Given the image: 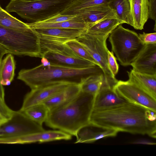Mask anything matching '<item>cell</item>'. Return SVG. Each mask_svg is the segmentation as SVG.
I'll return each instance as SVG.
<instances>
[{
	"mask_svg": "<svg viewBox=\"0 0 156 156\" xmlns=\"http://www.w3.org/2000/svg\"><path fill=\"white\" fill-rule=\"evenodd\" d=\"M156 112L128 102L111 108L93 110L90 123L104 129L156 136Z\"/></svg>",
	"mask_w": 156,
	"mask_h": 156,
	"instance_id": "6da1fadb",
	"label": "cell"
},
{
	"mask_svg": "<svg viewBox=\"0 0 156 156\" xmlns=\"http://www.w3.org/2000/svg\"><path fill=\"white\" fill-rule=\"evenodd\" d=\"M95 95L81 91L68 102L49 110L46 125L76 136L82 127L90 124Z\"/></svg>",
	"mask_w": 156,
	"mask_h": 156,
	"instance_id": "7a4b0ae2",
	"label": "cell"
},
{
	"mask_svg": "<svg viewBox=\"0 0 156 156\" xmlns=\"http://www.w3.org/2000/svg\"><path fill=\"white\" fill-rule=\"evenodd\" d=\"M101 73H103L102 71L97 65L78 68L50 63L47 66L41 64L31 69H21L17 78L33 89L63 81L80 83L90 75Z\"/></svg>",
	"mask_w": 156,
	"mask_h": 156,
	"instance_id": "3957f363",
	"label": "cell"
},
{
	"mask_svg": "<svg viewBox=\"0 0 156 156\" xmlns=\"http://www.w3.org/2000/svg\"><path fill=\"white\" fill-rule=\"evenodd\" d=\"M73 0H10L5 10L15 12L30 23H35L60 13Z\"/></svg>",
	"mask_w": 156,
	"mask_h": 156,
	"instance_id": "277c9868",
	"label": "cell"
},
{
	"mask_svg": "<svg viewBox=\"0 0 156 156\" xmlns=\"http://www.w3.org/2000/svg\"><path fill=\"white\" fill-rule=\"evenodd\" d=\"M0 44L13 55L41 58L40 36L34 29L18 30L0 25Z\"/></svg>",
	"mask_w": 156,
	"mask_h": 156,
	"instance_id": "5b68a950",
	"label": "cell"
},
{
	"mask_svg": "<svg viewBox=\"0 0 156 156\" xmlns=\"http://www.w3.org/2000/svg\"><path fill=\"white\" fill-rule=\"evenodd\" d=\"M108 37L112 51L124 66L130 65L146 44L136 32L124 28L122 24L115 28Z\"/></svg>",
	"mask_w": 156,
	"mask_h": 156,
	"instance_id": "8992f818",
	"label": "cell"
},
{
	"mask_svg": "<svg viewBox=\"0 0 156 156\" xmlns=\"http://www.w3.org/2000/svg\"><path fill=\"white\" fill-rule=\"evenodd\" d=\"M40 44L41 58L45 57L51 63L78 68L97 65L78 57L64 42L40 36Z\"/></svg>",
	"mask_w": 156,
	"mask_h": 156,
	"instance_id": "52a82bcc",
	"label": "cell"
},
{
	"mask_svg": "<svg viewBox=\"0 0 156 156\" xmlns=\"http://www.w3.org/2000/svg\"><path fill=\"white\" fill-rule=\"evenodd\" d=\"M109 36L94 35L84 31L76 39L101 68L104 76V83L108 86L114 87L118 80L112 74L108 63V49L106 40Z\"/></svg>",
	"mask_w": 156,
	"mask_h": 156,
	"instance_id": "ba28073f",
	"label": "cell"
},
{
	"mask_svg": "<svg viewBox=\"0 0 156 156\" xmlns=\"http://www.w3.org/2000/svg\"><path fill=\"white\" fill-rule=\"evenodd\" d=\"M44 130L42 126L31 120L23 112L14 111L11 117L0 126V137L20 136Z\"/></svg>",
	"mask_w": 156,
	"mask_h": 156,
	"instance_id": "9c48e42d",
	"label": "cell"
},
{
	"mask_svg": "<svg viewBox=\"0 0 156 156\" xmlns=\"http://www.w3.org/2000/svg\"><path fill=\"white\" fill-rule=\"evenodd\" d=\"M113 87L128 102L156 112V98L135 83L129 80H118Z\"/></svg>",
	"mask_w": 156,
	"mask_h": 156,
	"instance_id": "30bf717a",
	"label": "cell"
},
{
	"mask_svg": "<svg viewBox=\"0 0 156 156\" xmlns=\"http://www.w3.org/2000/svg\"><path fill=\"white\" fill-rule=\"evenodd\" d=\"M73 83H76L66 81L58 82L31 89L25 96L19 111L23 112L32 106L42 103L56 93Z\"/></svg>",
	"mask_w": 156,
	"mask_h": 156,
	"instance_id": "8fae6325",
	"label": "cell"
},
{
	"mask_svg": "<svg viewBox=\"0 0 156 156\" xmlns=\"http://www.w3.org/2000/svg\"><path fill=\"white\" fill-rule=\"evenodd\" d=\"M130 65L136 72L156 75V43L146 44Z\"/></svg>",
	"mask_w": 156,
	"mask_h": 156,
	"instance_id": "7c38bea8",
	"label": "cell"
},
{
	"mask_svg": "<svg viewBox=\"0 0 156 156\" xmlns=\"http://www.w3.org/2000/svg\"><path fill=\"white\" fill-rule=\"evenodd\" d=\"M128 102L116 92L113 87L103 83L95 95L93 110L108 108Z\"/></svg>",
	"mask_w": 156,
	"mask_h": 156,
	"instance_id": "4fadbf2b",
	"label": "cell"
},
{
	"mask_svg": "<svg viewBox=\"0 0 156 156\" xmlns=\"http://www.w3.org/2000/svg\"><path fill=\"white\" fill-rule=\"evenodd\" d=\"M75 15L80 16L84 22L89 24L90 27L106 19H118L116 11L111 9L108 5L86 8L79 11Z\"/></svg>",
	"mask_w": 156,
	"mask_h": 156,
	"instance_id": "5bb4252c",
	"label": "cell"
},
{
	"mask_svg": "<svg viewBox=\"0 0 156 156\" xmlns=\"http://www.w3.org/2000/svg\"><path fill=\"white\" fill-rule=\"evenodd\" d=\"M72 136L60 130H44L28 134L19 136L20 144L38 142L42 143L58 140H69Z\"/></svg>",
	"mask_w": 156,
	"mask_h": 156,
	"instance_id": "9a60e30c",
	"label": "cell"
},
{
	"mask_svg": "<svg viewBox=\"0 0 156 156\" xmlns=\"http://www.w3.org/2000/svg\"><path fill=\"white\" fill-rule=\"evenodd\" d=\"M81 91L80 83H73L56 93L42 103L49 110L68 102Z\"/></svg>",
	"mask_w": 156,
	"mask_h": 156,
	"instance_id": "2e32d148",
	"label": "cell"
},
{
	"mask_svg": "<svg viewBox=\"0 0 156 156\" xmlns=\"http://www.w3.org/2000/svg\"><path fill=\"white\" fill-rule=\"evenodd\" d=\"M90 124L80 128L77 132L75 143H90L105 137L116 136L119 132L112 129H105L103 131H95Z\"/></svg>",
	"mask_w": 156,
	"mask_h": 156,
	"instance_id": "e0dca14e",
	"label": "cell"
},
{
	"mask_svg": "<svg viewBox=\"0 0 156 156\" xmlns=\"http://www.w3.org/2000/svg\"><path fill=\"white\" fill-rule=\"evenodd\" d=\"M29 27L35 29L51 28L75 29L86 31L90 26L85 23L81 17L76 16L73 18L57 23L39 22L27 23Z\"/></svg>",
	"mask_w": 156,
	"mask_h": 156,
	"instance_id": "ac0fdd59",
	"label": "cell"
},
{
	"mask_svg": "<svg viewBox=\"0 0 156 156\" xmlns=\"http://www.w3.org/2000/svg\"><path fill=\"white\" fill-rule=\"evenodd\" d=\"M133 21V27L142 30L148 19V0H129Z\"/></svg>",
	"mask_w": 156,
	"mask_h": 156,
	"instance_id": "d6986e66",
	"label": "cell"
},
{
	"mask_svg": "<svg viewBox=\"0 0 156 156\" xmlns=\"http://www.w3.org/2000/svg\"><path fill=\"white\" fill-rule=\"evenodd\" d=\"M36 30L41 36L52 38L64 42L77 38L86 31L75 29L61 28L40 29Z\"/></svg>",
	"mask_w": 156,
	"mask_h": 156,
	"instance_id": "ffe728a7",
	"label": "cell"
},
{
	"mask_svg": "<svg viewBox=\"0 0 156 156\" xmlns=\"http://www.w3.org/2000/svg\"><path fill=\"white\" fill-rule=\"evenodd\" d=\"M127 73L129 80L135 83L156 98V75L142 74L133 69Z\"/></svg>",
	"mask_w": 156,
	"mask_h": 156,
	"instance_id": "44dd1931",
	"label": "cell"
},
{
	"mask_svg": "<svg viewBox=\"0 0 156 156\" xmlns=\"http://www.w3.org/2000/svg\"><path fill=\"white\" fill-rule=\"evenodd\" d=\"M16 63L13 55L8 53L0 65V82L2 86L9 85L15 76Z\"/></svg>",
	"mask_w": 156,
	"mask_h": 156,
	"instance_id": "7402d4cb",
	"label": "cell"
},
{
	"mask_svg": "<svg viewBox=\"0 0 156 156\" xmlns=\"http://www.w3.org/2000/svg\"><path fill=\"white\" fill-rule=\"evenodd\" d=\"M108 5L116 11L118 20L133 27V21L129 0H112Z\"/></svg>",
	"mask_w": 156,
	"mask_h": 156,
	"instance_id": "603a6c76",
	"label": "cell"
},
{
	"mask_svg": "<svg viewBox=\"0 0 156 156\" xmlns=\"http://www.w3.org/2000/svg\"><path fill=\"white\" fill-rule=\"evenodd\" d=\"M124 23L118 19L112 18L101 21L89 27L85 31L87 33L96 35H109L118 25Z\"/></svg>",
	"mask_w": 156,
	"mask_h": 156,
	"instance_id": "cb8c5ba5",
	"label": "cell"
},
{
	"mask_svg": "<svg viewBox=\"0 0 156 156\" xmlns=\"http://www.w3.org/2000/svg\"><path fill=\"white\" fill-rule=\"evenodd\" d=\"M112 0H73L60 14L75 15L84 9L103 5H108Z\"/></svg>",
	"mask_w": 156,
	"mask_h": 156,
	"instance_id": "d4e9b609",
	"label": "cell"
},
{
	"mask_svg": "<svg viewBox=\"0 0 156 156\" xmlns=\"http://www.w3.org/2000/svg\"><path fill=\"white\" fill-rule=\"evenodd\" d=\"M104 81L103 73L90 75L83 79L80 83L81 91L95 95L100 90Z\"/></svg>",
	"mask_w": 156,
	"mask_h": 156,
	"instance_id": "484cf974",
	"label": "cell"
},
{
	"mask_svg": "<svg viewBox=\"0 0 156 156\" xmlns=\"http://www.w3.org/2000/svg\"><path fill=\"white\" fill-rule=\"evenodd\" d=\"M23 112L32 121L42 126L46 121L49 112V110L43 103L32 106Z\"/></svg>",
	"mask_w": 156,
	"mask_h": 156,
	"instance_id": "4316f807",
	"label": "cell"
},
{
	"mask_svg": "<svg viewBox=\"0 0 156 156\" xmlns=\"http://www.w3.org/2000/svg\"><path fill=\"white\" fill-rule=\"evenodd\" d=\"M0 25L18 30H24L30 28L27 23L12 16L3 9H0Z\"/></svg>",
	"mask_w": 156,
	"mask_h": 156,
	"instance_id": "83f0119b",
	"label": "cell"
},
{
	"mask_svg": "<svg viewBox=\"0 0 156 156\" xmlns=\"http://www.w3.org/2000/svg\"><path fill=\"white\" fill-rule=\"evenodd\" d=\"M64 44L70 48L78 57L98 66L96 62L76 38L66 41L64 42Z\"/></svg>",
	"mask_w": 156,
	"mask_h": 156,
	"instance_id": "f1b7e54d",
	"label": "cell"
},
{
	"mask_svg": "<svg viewBox=\"0 0 156 156\" xmlns=\"http://www.w3.org/2000/svg\"><path fill=\"white\" fill-rule=\"evenodd\" d=\"M107 60L109 68L113 76H115L118 73L119 66L113 52L107 51Z\"/></svg>",
	"mask_w": 156,
	"mask_h": 156,
	"instance_id": "f546056e",
	"label": "cell"
},
{
	"mask_svg": "<svg viewBox=\"0 0 156 156\" xmlns=\"http://www.w3.org/2000/svg\"><path fill=\"white\" fill-rule=\"evenodd\" d=\"M138 36L141 41L145 44L156 43V32L139 34Z\"/></svg>",
	"mask_w": 156,
	"mask_h": 156,
	"instance_id": "4dcf8cb0",
	"label": "cell"
},
{
	"mask_svg": "<svg viewBox=\"0 0 156 156\" xmlns=\"http://www.w3.org/2000/svg\"><path fill=\"white\" fill-rule=\"evenodd\" d=\"M76 16L75 15H62L59 13L41 22L49 23L59 22L70 20Z\"/></svg>",
	"mask_w": 156,
	"mask_h": 156,
	"instance_id": "1f68e13d",
	"label": "cell"
},
{
	"mask_svg": "<svg viewBox=\"0 0 156 156\" xmlns=\"http://www.w3.org/2000/svg\"><path fill=\"white\" fill-rule=\"evenodd\" d=\"M14 111L9 108L6 105L5 101L0 97V113L7 120L12 116Z\"/></svg>",
	"mask_w": 156,
	"mask_h": 156,
	"instance_id": "d6a6232c",
	"label": "cell"
},
{
	"mask_svg": "<svg viewBox=\"0 0 156 156\" xmlns=\"http://www.w3.org/2000/svg\"><path fill=\"white\" fill-rule=\"evenodd\" d=\"M148 18L156 21V0H148Z\"/></svg>",
	"mask_w": 156,
	"mask_h": 156,
	"instance_id": "836d02e7",
	"label": "cell"
},
{
	"mask_svg": "<svg viewBox=\"0 0 156 156\" xmlns=\"http://www.w3.org/2000/svg\"><path fill=\"white\" fill-rule=\"evenodd\" d=\"M9 53L8 51L3 46L0 44V65L2 58L4 55ZM0 97L5 101V92L3 86L2 85L0 82Z\"/></svg>",
	"mask_w": 156,
	"mask_h": 156,
	"instance_id": "e575fe53",
	"label": "cell"
},
{
	"mask_svg": "<svg viewBox=\"0 0 156 156\" xmlns=\"http://www.w3.org/2000/svg\"><path fill=\"white\" fill-rule=\"evenodd\" d=\"M134 143L135 144H142L151 145H154L155 144V143H154V142H151V141H150L149 140L144 139L139 140L134 142Z\"/></svg>",
	"mask_w": 156,
	"mask_h": 156,
	"instance_id": "d590c367",
	"label": "cell"
},
{
	"mask_svg": "<svg viewBox=\"0 0 156 156\" xmlns=\"http://www.w3.org/2000/svg\"><path fill=\"white\" fill-rule=\"evenodd\" d=\"M41 64L44 66H47L50 65V63L47 58L44 57L41 58Z\"/></svg>",
	"mask_w": 156,
	"mask_h": 156,
	"instance_id": "8d00e7d4",
	"label": "cell"
},
{
	"mask_svg": "<svg viewBox=\"0 0 156 156\" xmlns=\"http://www.w3.org/2000/svg\"><path fill=\"white\" fill-rule=\"evenodd\" d=\"M7 120L0 113V126L5 122Z\"/></svg>",
	"mask_w": 156,
	"mask_h": 156,
	"instance_id": "74e56055",
	"label": "cell"
},
{
	"mask_svg": "<svg viewBox=\"0 0 156 156\" xmlns=\"http://www.w3.org/2000/svg\"><path fill=\"white\" fill-rule=\"evenodd\" d=\"M2 8L1 6V5H0V9H2Z\"/></svg>",
	"mask_w": 156,
	"mask_h": 156,
	"instance_id": "f35d334b",
	"label": "cell"
}]
</instances>
